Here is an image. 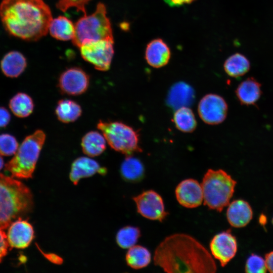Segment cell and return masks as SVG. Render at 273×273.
Segmentation results:
<instances>
[{
  "mask_svg": "<svg viewBox=\"0 0 273 273\" xmlns=\"http://www.w3.org/2000/svg\"><path fill=\"white\" fill-rule=\"evenodd\" d=\"M32 193L20 181L0 173V229H7L33 207Z\"/></svg>",
  "mask_w": 273,
  "mask_h": 273,
  "instance_id": "3957f363",
  "label": "cell"
},
{
  "mask_svg": "<svg viewBox=\"0 0 273 273\" xmlns=\"http://www.w3.org/2000/svg\"><path fill=\"white\" fill-rule=\"evenodd\" d=\"M81 113L80 106L76 102L68 99L59 101L55 109L58 120L65 123L76 121Z\"/></svg>",
  "mask_w": 273,
  "mask_h": 273,
  "instance_id": "cb8c5ba5",
  "label": "cell"
},
{
  "mask_svg": "<svg viewBox=\"0 0 273 273\" xmlns=\"http://www.w3.org/2000/svg\"><path fill=\"white\" fill-rule=\"evenodd\" d=\"M210 249L213 257L219 261L222 266H224L237 253V240L229 230L221 232L211 240Z\"/></svg>",
  "mask_w": 273,
  "mask_h": 273,
  "instance_id": "7c38bea8",
  "label": "cell"
},
{
  "mask_svg": "<svg viewBox=\"0 0 273 273\" xmlns=\"http://www.w3.org/2000/svg\"><path fill=\"white\" fill-rule=\"evenodd\" d=\"M27 66L25 57L20 52L12 51L7 53L1 61L3 73L9 77H17L25 70Z\"/></svg>",
  "mask_w": 273,
  "mask_h": 273,
  "instance_id": "ffe728a7",
  "label": "cell"
},
{
  "mask_svg": "<svg viewBox=\"0 0 273 273\" xmlns=\"http://www.w3.org/2000/svg\"><path fill=\"white\" fill-rule=\"evenodd\" d=\"M89 84V76L79 67L70 68L63 71L58 81L60 90L63 94L71 96L83 94Z\"/></svg>",
  "mask_w": 273,
  "mask_h": 273,
  "instance_id": "8fae6325",
  "label": "cell"
},
{
  "mask_svg": "<svg viewBox=\"0 0 273 273\" xmlns=\"http://www.w3.org/2000/svg\"><path fill=\"white\" fill-rule=\"evenodd\" d=\"M73 44L79 48L83 44L99 40L114 41L111 22L107 16L106 8L99 3L95 11L83 15L75 24Z\"/></svg>",
  "mask_w": 273,
  "mask_h": 273,
  "instance_id": "5b68a950",
  "label": "cell"
},
{
  "mask_svg": "<svg viewBox=\"0 0 273 273\" xmlns=\"http://www.w3.org/2000/svg\"><path fill=\"white\" fill-rule=\"evenodd\" d=\"M9 246L7 234L0 229V262L6 255Z\"/></svg>",
  "mask_w": 273,
  "mask_h": 273,
  "instance_id": "d6a6232c",
  "label": "cell"
},
{
  "mask_svg": "<svg viewBox=\"0 0 273 273\" xmlns=\"http://www.w3.org/2000/svg\"><path fill=\"white\" fill-rule=\"evenodd\" d=\"M175 193L178 203L186 208L197 207L203 201L201 184L192 178L181 181L177 186Z\"/></svg>",
  "mask_w": 273,
  "mask_h": 273,
  "instance_id": "4fadbf2b",
  "label": "cell"
},
{
  "mask_svg": "<svg viewBox=\"0 0 273 273\" xmlns=\"http://www.w3.org/2000/svg\"><path fill=\"white\" fill-rule=\"evenodd\" d=\"M170 58V49L161 39H154L147 45L145 58L147 63L152 67H163L168 63Z\"/></svg>",
  "mask_w": 273,
  "mask_h": 273,
  "instance_id": "e0dca14e",
  "label": "cell"
},
{
  "mask_svg": "<svg viewBox=\"0 0 273 273\" xmlns=\"http://www.w3.org/2000/svg\"><path fill=\"white\" fill-rule=\"evenodd\" d=\"M11 116L5 108L0 107V127H5L10 121Z\"/></svg>",
  "mask_w": 273,
  "mask_h": 273,
  "instance_id": "836d02e7",
  "label": "cell"
},
{
  "mask_svg": "<svg viewBox=\"0 0 273 273\" xmlns=\"http://www.w3.org/2000/svg\"><path fill=\"white\" fill-rule=\"evenodd\" d=\"M251 64L243 54L236 53L230 56L223 65L225 73L232 77H239L246 74L250 69Z\"/></svg>",
  "mask_w": 273,
  "mask_h": 273,
  "instance_id": "603a6c76",
  "label": "cell"
},
{
  "mask_svg": "<svg viewBox=\"0 0 273 273\" xmlns=\"http://www.w3.org/2000/svg\"><path fill=\"white\" fill-rule=\"evenodd\" d=\"M253 211L246 201L239 199L230 203L226 210V218L234 228H242L247 225L252 218Z\"/></svg>",
  "mask_w": 273,
  "mask_h": 273,
  "instance_id": "2e32d148",
  "label": "cell"
},
{
  "mask_svg": "<svg viewBox=\"0 0 273 273\" xmlns=\"http://www.w3.org/2000/svg\"><path fill=\"white\" fill-rule=\"evenodd\" d=\"M45 140L44 132L39 129L26 137L14 157L5 164V170L13 177H32Z\"/></svg>",
  "mask_w": 273,
  "mask_h": 273,
  "instance_id": "277c9868",
  "label": "cell"
},
{
  "mask_svg": "<svg viewBox=\"0 0 273 273\" xmlns=\"http://www.w3.org/2000/svg\"><path fill=\"white\" fill-rule=\"evenodd\" d=\"M9 107L15 115L23 118L31 114L34 104L29 96L25 93H19L11 99Z\"/></svg>",
  "mask_w": 273,
  "mask_h": 273,
  "instance_id": "4316f807",
  "label": "cell"
},
{
  "mask_svg": "<svg viewBox=\"0 0 273 273\" xmlns=\"http://www.w3.org/2000/svg\"><path fill=\"white\" fill-rule=\"evenodd\" d=\"M228 107L221 96L210 94L199 102L198 111L200 117L206 123L215 125L222 122L227 116Z\"/></svg>",
  "mask_w": 273,
  "mask_h": 273,
  "instance_id": "30bf717a",
  "label": "cell"
},
{
  "mask_svg": "<svg viewBox=\"0 0 273 273\" xmlns=\"http://www.w3.org/2000/svg\"><path fill=\"white\" fill-rule=\"evenodd\" d=\"M265 262L267 269L270 272H273V251L265 255Z\"/></svg>",
  "mask_w": 273,
  "mask_h": 273,
  "instance_id": "e575fe53",
  "label": "cell"
},
{
  "mask_svg": "<svg viewBox=\"0 0 273 273\" xmlns=\"http://www.w3.org/2000/svg\"><path fill=\"white\" fill-rule=\"evenodd\" d=\"M97 127L114 150L127 156L141 151L139 145V135L129 125L120 121L100 120Z\"/></svg>",
  "mask_w": 273,
  "mask_h": 273,
  "instance_id": "52a82bcc",
  "label": "cell"
},
{
  "mask_svg": "<svg viewBox=\"0 0 273 273\" xmlns=\"http://www.w3.org/2000/svg\"><path fill=\"white\" fill-rule=\"evenodd\" d=\"M155 265L169 273H214L216 265L207 249L193 237L174 234L165 238L155 249Z\"/></svg>",
  "mask_w": 273,
  "mask_h": 273,
  "instance_id": "6da1fadb",
  "label": "cell"
},
{
  "mask_svg": "<svg viewBox=\"0 0 273 273\" xmlns=\"http://www.w3.org/2000/svg\"><path fill=\"white\" fill-rule=\"evenodd\" d=\"M114 41L99 40L86 43L80 48L84 60L100 71H107L114 55Z\"/></svg>",
  "mask_w": 273,
  "mask_h": 273,
  "instance_id": "ba28073f",
  "label": "cell"
},
{
  "mask_svg": "<svg viewBox=\"0 0 273 273\" xmlns=\"http://www.w3.org/2000/svg\"><path fill=\"white\" fill-rule=\"evenodd\" d=\"M144 167L138 158L130 155L126 157L121 165L120 173L124 180L136 182L142 179Z\"/></svg>",
  "mask_w": 273,
  "mask_h": 273,
  "instance_id": "d4e9b609",
  "label": "cell"
},
{
  "mask_svg": "<svg viewBox=\"0 0 273 273\" xmlns=\"http://www.w3.org/2000/svg\"><path fill=\"white\" fill-rule=\"evenodd\" d=\"M32 226L27 221L19 218L9 227L7 240L11 248L24 249L27 248L34 238Z\"/></svg>",
  "mask_w": 273,
  "mask_h": 273,
  "instance_id": "5bb4252c",
  "label": "cell"
},
{
  "mask_svg": "<svg viewBox=\"0 0 273 273\" xmlns=\"http://www.w3.org/2000/svg\"><path fill=\"white\" fill-rule=\"evenodd\" d=\"M272 223L273 224V218H272Z\"/></svg>",
  "mask_w": 273,
  "mask_h": 273,
  "instance_id": "74e56055",
  "label": "cell"
},
{
  "mask_svg": "<svg viewBox=\"0 0 273 273\" xmlns=\"http://www.w3.org/2000/svg\"><path fill=\"white\" fill-rule=\"evenodd\" d=\"M137 211L150 220L163 221L168 215L161 196L153 190H147L133 198Z\"/></svg>",
  "mask_w": 273,
  "mask_h": 273,
  "instance_id": "9c48e42d",
  "label": "cell"
},
{
  "mask_svg": "<svg viewBox=\"0 0 273 273\" xmlns=\"http://www.w3.org/2000/svg\"><path fill=\"white\" fill-rule=\"evenodd\" d=\"M245 269V271L248 273H264L267 270L265 260L255 254H252L247 258Z\"/></svg>",
  "mask_w": 273,
  "mask_h": 273,
  "instance_id": "4dcf8cb0",
  "label": "cell"
},
{
  "mask_svg": "<svg viewBox=\"0 0 273 273\" xmlns=\"http://www.w3.org/2000/svg\"><path fill=\"white\" fill-rule=\"evenodd\" d=\"M0 18L9 34L28 41L45 36L53 19L51 11L43 0H3Z\"/></svg>",
  "mask_w": 273,
  "mask_h": 273,
  "instance_id": "7a4b0ae2",
  "label": "cell"
},
{
  "mask_svg": "<svg viewBox=\"0 0 273 273\" xmlns=\"http://www.w3.org/2000/svg\"><path fill=\"white\" fill-rule=\"evenodd\" d=\"M49 32L52 36L58 40H72L75 35V25L68 18L60 16L52 20Z\"/></svg>",
  "mask_w": 273,
  "mask_h": 273,
  "instance_id": "44dd1931",
  "label": "cell"
},
{
  "mask_svg": "<svg viewBox=\"0 0 273 273\" xmlns=\"http://www.w3.org/2000/svg\"><path fill=\"white\" fill-rule=\"evenodd\" d=\"M4 166V160L2 157V155L0 154V170Z\"/></svg>",
  "mask_w": 273,
  "mask_h": 273,
  "instance_id": "8d00e7d4",
  "label": "cell"
},
{
  "mask_svg": "<svg viewBox=\"0 0 273 273\" xmlns=\"http://www.w3.org/2000/svg\"><path fill=\"white\" fill-rule=\"evenodd\" d=\"M106 139L104 135L97 131L86 133L81 140L83 152L89 157L100 155L106 148Z\"/></svg>",
  "mask_w": 273,
  "mask_h": 273,
  "instance_id": "7402d4cb",
  "label": "cell"
},
{
  "mask_svg": "<svg viewBox=\"0 0 273 273\" xmlns=\"http://www.w3.org/2000/svg\"><path fill=\"white\" fill-rule=\"evenodd\" d=\"M176 127L184 132L193 131L197 122L192 110L188 107H181L176 109L173 116Z\"/></svg>",
  "mask_w": 273,
  "mask_h": 273,
  "instance_id": "83f0119b",
  "label": "cell"
},
{
  "mask_svg": "<svg viewBox=\"0 0 273 273\" xmlns=\"http://www.w3.org/2000/svg\"><path fill=\"white\" fill-rule=\"evenodd\" d=\"M195 0H167V2L172 6H180L192 3Z\"/></svg>",
  "mask_w": 273,
  "mask_h": 273,
  "instance_id": "d590c367",
  "label": "cell"
},
{
  "mask_svg": "<svg viewBox=\"0 0 273 273\" xmlns=\"http://www.w3.org/2000/svg\"><path fill=\"white\" fill-rule=\"evenodd\" d=\"M235 93L241 105H253L261 96V85L254 78L249 77L238 85Z\"/></svg>",
  "mask_w": 273,
  "mask_h": 273,
  "instance_id": "ac0fdd59",
  "label": "cell"
},
{
  "mask_svg": "<svg viewBox=\"0 0 273 273\" xmlns=\"http://www.w3.org/2000/svg\"><path fill=\"white\" fill-rule=\"evenodd\" d=\"M18 143L13 136L9 134L0 135V154L9 156L16 153L18 149Z\"/></svg>",
  "mask_w": 273,
  "mask_h": 273,
  "instance_id": "f546056e",
  "label": "cell"
},
{
  "mask_svg": "<svg viewBox=\"0 0 273 273\" xmlns=\"http://www.w3.org/2000/svg\"><path fill=\"white\" fill-rule=\"evenodd\" d=\"M194 99V92L189 85L185 82H178L170 88L167 98V103L174 109L187 107Z\"/></svg>",
  "mask_w": 273,
  "mask_h": 273,
  "instance_id": "d6986e66",
  "label": "cell"
},
{
  "mask_svg": "<svg viewBox=\"0 0 273 273\" xmlns=\"http://www.w3.org/2000/svg\"><path fill=\"white\" fill-rule=\"evenodd\" d=\"M90 0H58L56 4L57 8L63 12L67 11L70 8H75L81 11L83 15H86L85 6Z\"/></svg>",
  "mask_w": 273,
  "mask_h": 273,
  "instance_id": "1f68e13d",
  "label": "cell"
},
{
  "mask_svg": "<svg viewBox=\"0 0 273 273\" xmlns=\"http://www.w3.org/2000/svg\"><path fill=\"white\" fill-rule=\"evenodd\" d=\"M140 236L141 231L138 228L126 226L118 231L116 240L121 248L129 249L135 245Z\"/></svg>",
  "mask_w": 273,
  "mask_h": 273,
  "instance_id": "f1b7e54d",
  "label": "cell"
},
{
  "mask_svg": "<svg viewBox=\"0 0 273 273\" xmlns=\"http://www.w3.org/2000/svg\"><path fill=\"white\" fill-rule=\"evenodd\" d=\"M236 183L230 175L222 169L208 170L201 183L204 205L211 209L221 212L229 205Z\"/></svg>",
  "mask_w": 273,
  "mask_h": 273,
  "instance_id": "8992f818",
  "label": "cell"
},
{
  "mask_svg": "<svg viewBox=\"0 0 273 273\" xmlns=\"http://www.w3.org/2000/svg\"><path fill=\"white\" fill-rule=\"evenodd\" d=\"M107 169L96 161L86 157L76 159L72 164L69 177L74 185H77L82 178L92 176L96 173L104 175Z\"/></svg>",
  "mask_w": 273,
  "mask_h": 273,
  "instance_id": "9a60e30c",
  "label": "cell"
},
{
  "mask_svg": "<svg viewBox=\"0 0 273 273\" xmlns=\"http://www.w3.org/2000/svg\"><path fill=\"white\" fill-rule=\"evenodd\" d=\"M126 262L131 268L138 269L149 265L151 260V254L146 247L134 245L129 248L125 256Z\"/></svg>",
  "mask_w": 273,
  "mask_h": 273,
  "instance_id": "484cf974",
  "label": "cell"
}]
</instances>
